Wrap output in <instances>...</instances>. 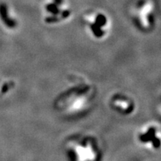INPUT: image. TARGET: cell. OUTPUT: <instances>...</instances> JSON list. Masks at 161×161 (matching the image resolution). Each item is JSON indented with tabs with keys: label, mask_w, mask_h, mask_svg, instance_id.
Returning a JSON list of instances; mask_svg holds the SVG:
<instances>
[{
	"label": "cell",
	"mask_w": 161,
	"mask_h": 161,
	"mask_svg": "<svg viewBox=\"0 0 161 161\" xmlns=\"http://www.w3.org/2000/svg\"><path fill=\"white\" fill-rule=\"evenodd\" d=\"M97 94L96 86L81 75H72L54 102L55 109L62 117L75 119L92 110Z\"/></svg>",
	"instance_id": "1"
},
{
	"label": "cell",
	"mask_w": 161,
	"mask_h": 161,
	"mask_svg": "<svg viewBox=\"0 0 161 161\" xmlns=\"http://www.w3.org/2000/svg\"><path fill=\"white\" fill-rule=\"evenodd\" d=\"M64 152L68 161H102L103 152L95 136L78 133L64 141Z\"/></svg>",
	"instance_id": "2"
},
{
	"label": "cell",
	"mask_w": 161,
	"mask_h": 161,
	"mask_svg": "<svg viewBox=\"0 0 161 161\" xmlns=\"http://www.w3.org/2000/svg\"><path fill=\"white\" fill-rule=\"evenodd\" d=\"M133 23L142 33H150L155 29L160 13L158 0H136L130 8Z\"/></svg>",
	"instance_id": "3"
},
{
	"label": "cell",
	"mask_w": 161,
	"mask_h": 161,
	"mask_svg": "<svg viewBox=\"0 0 161 161\" xmlns=\"http://www.w3.org/2000/svg\"><path fill=\"white\" fill-rule=\"evenodd\" d=\"M82 24L89 37L95 41L106 40L111 31V20L106 12L90 10L82 16Z\"/></svg>",
	"instance_id": "4"
},
{
	"label": "cell",
	"mask_w": 161,
	"mask_h": 161,
	"mask_svg": "<svg viewBox=\"0 0 161 161\" xmlns=\"http://www.w3.org/2000/svg\"><path fill=\"white\" fill-rule=\"evenodd\" d=\"M44 20L49 25H61L72 17L73 11L69 0H47L44 5Z\"/></svg>",
	"instance_id": "5"
},
{
	"label": "cell",
	"mask_w": 161,
	"mask_h": 161,
	"mask_svg": "<svg viewBox=\"0 0 161 161\" xmlns=\"http://www.w3.org/2000/svg\"><path fill=\"white\" fill-rule=\"evenodd\" d=\"M136 140L143 149L159 152L161 150V128L154 122L142 125L136 132Z\"/></svg>",
	"instance_id": "6"
},
{
	"label": "cell",
	"mask_w": 161,
	"mask_h": 161,
	"mask_svg": "<svg viewBox=\"0 0 161 161\" xmlns=\"http://www.w3.org/2000/svg\"><path fill=\"white\" fill-rule=\"evenodd\" d=\"M108 107L113 112L122 117H130L136 114L137 104L129 94L118 91L111 94L108 98Z\"/></svg>",
	"instance_id": "7"
},
{
	"label": "cell",
	"mask_w": 161,
	"mask_h": 161,
	"mask_svg": "<svg viewBox=\"0 0 161 161\" xmlns=\"http://www.w3.org/2000/svg\"><path fill=\"white\" fill-rule=\"evenodd\" d=\"M154 110H155L156 114H158L159 117L161 118V96L157 101L155 106H154Z\"/></svg>",
	"instance_id": "8"
}]
</instances>
